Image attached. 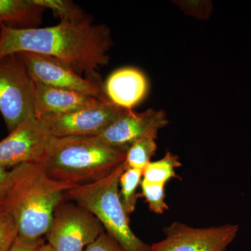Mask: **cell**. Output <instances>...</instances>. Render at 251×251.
<instances>
[{"instance_id":"cell-21","label":"cell","mask_w":251,"mask_h":251,"mask_svg":"<svg viewBox=\"0 0 251 251\" xmlns=\"http://www.w3.org/2000/svg\"><path fill=\"white\" fill-rule=\"evenodd\" d=\"M14 180V170L8 171L4 167L0 166V209H5L11 194Z\"/></svg>"},{"instance_id":"cell-12","label":"cell","mask_w":251,"mask_h":251,"mask_svg":"<svg viewBox=\"0 0 251 251\" xmlns=\"http://www.w3.org/2000/svg\"><path fill=\"white\" fill-rule=\"evenodd\" d=\"M34 83V110L37 119L71 113L103 100L74 91L51 87L37 82Z\"/></svg>"},{"instance_id":"cell-18","label":"cell","mask_w":251,"mask_h":251,"mask_svg":"<svg viewBox=\"0 0 251 251\" xmlns=\"http://www.w3.org/2000/svg\"><path fill=\"white\" fill-rule=\"evenodd\" d=\"M34 3L43 9H50L54 16L63 22L78 21L86 18L85 15L74 3L67 0H33Z\"/></svg>"},{"instance_id":"cell-11","label":"cell","mask_w":251,"mask_h":251,"mask_svg":"<svg viewBox=\"0 0 251 251\" xmlns=\"http://www.w3.org/2000/svg\"><path fill=\"white\" fill-rule=\"evenodd\" d=\"M168 123L163 110L149 109L136 112L126 110L102 133L92 137L105 146L126 153L137 140L150 132L158 131Z\"/></svg>"},{"instance_id":"cell-24","label":"cell","mask_w":251,"mask_h":251,"mask_svg":"<svg viewBox=\"0 0 251 251\" xmlns=\"http://www.w3.org/2000/svg\"><path fill=\"white\" fill-rule=\"evenodd\" d=\"M36 251H54V249H52L50 246L49 245V244H46V243H44V244H41L40 247L38 248L37 250Z\"/></svg>"},{"instance_id":"cell-3","label":"cell","mask_w":251,"mask_h":251,"mask_svg":"<svg viewBox=\"0 0 251 251\" xmlns=\"http://www.w3.org/2000/svg\"><path fill=\"white\" fill-rule=\"evenodd\" d=\"M126 153L93 137H53L40 163L50 179L80 186L105 177L125 161Z\"/></svg>"},{"instance_id":"cell-1","label":"cell","mask_w":251,"mask_h":251,"mask_svg":"<svg viewBox=\"0 0 251 251\" xmlns=\"http://www.w3.org/2000/svg\"><path fill=\"white\" fill-rule=\"evenodd\" d=\"M112 45L108 27L87 18L47 27L16 28L0 23V59L23 52L39 54L94 78L96 71L108 64Z\"/></svg>"},{"instance_id":"cell-8","label":"cell","mask_w":251,"mask_h":251,"mask_svg":"<svg viewBox=\"0 0 251 251\" xmlns=\"http://www.w3.org/2000/svg\"><path fill=\"white\" fill-rule=\"evenodd\" d=\"M126 110L106 99L71 113L38 120L55 138L92 137L102 133Z\"/></svg>"},{"instance_id":"cell-19","label":"cell","mask_w":251,"mask_h":251,"mask_svg":"<svg viewBox=\"0 0 251 251\" xmlns=\"http://www.w3.org/2000/svg\"><path fill=\"white\" fill-rule=\"evenodd\" d=\"M140 186L142 191L141 196H143L148 203L150 211L156 214H163L165 211L169 209L168 204L165 201L166 185L154 184L143 180Z\"/></svg>"},{"instance_id":"cell-6","label":"cell","mask_w":251,"mask_h":251,"mask_svg":"<svg viewBox=\"0 0 251 251\" xmlns=\"http://www.w3.org/2000/svg\"><path fill=\"white\" fill-rule=\"evenodd\" d=\"M103 232V226L92 213L76 203L62 201L46 236L54 251H85Z\"/></svg>"},{"instance_id":"cell-2","label":"cell","mask_w":251,"mask_h":251,"mask_svg":"<svg viewBox=\"0 0 251 251\" xmlns=\"http://www.w3.org/2000/svg\"><path fill=\"white\" fill-rule=\"evenodd\" d=\"M13 170L14 184L5 209L12 211L16 218L18 237L41 239L49 230L66 192L77 186L50 179L38 163H24Z\"/></svg>"},{"instance_id":"cell-14","label":"cell","mask_w":251,"mask_h":251,"mask_svg":"<svg viewBox=\"0 0 251 251\" xmlns=\"http://www.w3.org/2000/svg\"><path fill=\"white\" fill-rule=\"evenodd\" d=\"M44 10L33 0H0V23H39Z\"/></svg>"},{"instance_id":"cell-17","label":"cell","mask_w":251,"mask_h":251,"mask_svg":"<svg viewBox=\"0 0 251 251\" xmlns=\"http://www.w3.org/2000/svg\"><path fill=\"white\" fill-rule=\"evenodd\" d=\"M143 171L135 168H126L120 178L119 188L122 204L127 214L134 212L137 201L140 197L137 193L138 186L143 181Z\"/></svg>"},{"instance_id":"cell-20","label":"cell","mask_w":251,"mask_h":251,"mask_svg":"<svg viewBox=\"0 0 251 251\" xmlns=\"http://www.w3.org/2000/svg\"><path fill=\"white\" fill-rule=\"evenodd\" d=\"M18 237L17 221L12 211L0 209V251H9Z\"/></svg>"},{"instance_id":"cell-4","label":"cell","mask_w":251,"mask_h":251,"mask_svg":"<svg viewBox=\"0 0 251 251\" xmlns=\"http://www.w3.org/2000/svg\"><path fill=\"white\" fill-rule=\"evenodd\" d=\"M125 162L105 177L69 190L65 198L90 211L125 251H152L151 246L135 235L129 215L122 204L119 191Z\"/></svg>"},{"instance_id":"cell-22","label":"cell","mask_w":251,"mask_h":251,"mask_svg":"<svg viewBox=\"0 0 251 251\" xmlns=\"http://www.w3.org/2000/svg\"><path fill=\"white\" fill-rule=\"evenodd\" d=\"M85 251H125L118 243L106 232H103Z\"/></svg>"},{"instance_id":"cell-25","label":"cell","mask_w":251,"mask_h":251,"mask_svg":"<svg viewBox=\"0 0 251 251\" xmlns=\"http://www.w3.org/2000/svg\"></svg>"},{"instance_id":"cell-16","label":"cell","mask_w":251,"mask_h":251,"mask_svg":"<svg viewBox=\"0 0 251 251\" xmlns=\"http://www.w3.org/2000/svg\"><path fill=\"white\" fill-rule=\"evenodd\" d=\"M158 131H152L137 140L126 153V168L143 171L157 150L156 140Z\"/></svg>"},{"instance_id":"cell-23","label":"cell","mask_w":251,"mask_h":251,"mask_svg":"<svg viewBox=\"0 0 251 251\" xmlns=\"http://www.w3.org/2000/svg\"><path fill=\"white\" fill-rule=\"evenodd\" d=\"M45 242L43 238L30 240L18 237L9 251H36Z\"/></svg>"},{"instance_id":"cell-15","label":"cell","mask_w":251,"mask_h":251,"mask_svg":"<svg viewBox=\"0 0 251 251\" xmlns=\"http://www.w3.org/2000/svg\"><path fill=\"white\" fill-rule=\"evenodd\" d=\"M181 166L179 156L166 151V154L156 161H151L143 170V180L148 182L166 185L172 179H181L176 169Z\"/></svg>"},{"instance_id":"cell-9","label":"cell","mask_w":251,"mask_h":251,"mask_svg":"<svg viewBox=\"0 0 251 251\" xmlns=\"http://www.w3.org/2000/svg\"><path fill=\"white\" fill-rule=\"evenodd\" d=\"M53 138L36 117L23 122L0 141V166L39 163Z\"/></svg>"},{"instance_id":"cell-5","label":"cell","mask_w":251,"mask_h":251,"mask_svg":"<svg viewBox=\"0 0 251 251\" xmlns=\"http://www.w3.org/2000/svg\"><path fill=\"white\" fill-rule=\"evenodd\" d=\"M35 83L18 54L0 59V112L10 132L35 116Z\"/></svg>"},{"instance_id":"cell-13","label":"cell","mask_w":251,"mask_h":251,"mask_svg":"<svg viewBox=\"0 0 251 251\" xmlns=\"http://www.w3.org/2000/svg\"><path fill=\"white\" fill-rule=\"evenodd\" d=\"M148 82L141 71L133 67L117 69L107 79L104 93L111 103L132 110L145 98Z\"/></svg>"},{"instance_id":"cell-7","label":"cell","mask_w":251,"mask_h":251,"mask_svg":"<svg viewBox=\"0 0 251 251\" xmlns=\"http://www.w3.org/2000/svg\"><path fill=\"white\" fill-rule=\"evenodd\" d=\"M234 224L209 227H193L174 222L163 229L165 238L151 245L152 251H227L237 237Z\"/></svg>"},{"instance_id":"cell-10","label":"cell","mask_w":251,"mask_h":251,"mask_svg":"<svg viewBox=\"0 0 251 251\" xmlns=\"http://www.w3.org/2000/svg\"><path fill=\"white\" fill-rule=\"evenodd\" d=\"M18 55L34 82L74 91L100 100L108 99L97 82L85 78L55 59L31 52Z\"/></svg>"}]
</instances>
